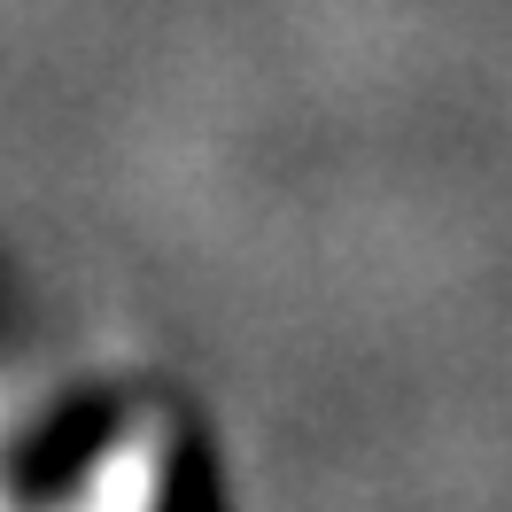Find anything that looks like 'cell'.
I'll use <instances>...</instances> for the list:
<instances>
[{"label":"cell","mask_w":512,"mask_h":512,"mask_svg":"<svg viewBox=\"0 0 512 512\" xmlns=\"http://www.w3.org/2000/svg\"><path fill=\"white\" fill-rule=\"evenodd\" d=\"M8 412H0V512H32V481L16 474V458H8Z\"/></svg>","instance_id":"cell-1"}]
</instances>
